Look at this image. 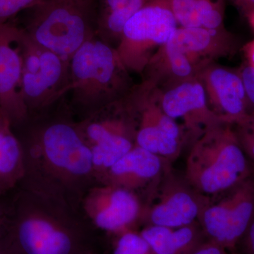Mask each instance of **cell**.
Returning a JSON list of instances; mask_svg holds the SVG:
<instances>
[{
  "label": "cell",
  "instance_id": "ffe728a7",
  "mask_svg": "<svg viewBox=\"0 0 254 254\" xmlns=\"http://www.w3.org/2000/svg\"><path fill=\"white\" fill-rule=\"evenodd\" d=\"M153 0H97L96 36L113 46L127 21Z\"/></svg>",
  "mask_w": 254,
  "mask_h": 254
},
{
  "label": "cell",
  "instance_id": "f546056e",
  "mask_svg": "<svg viewBox=\"0 0 254 254\" xmlns=\"http://www.w3.org/2000/svg\"><path fill=\"white\" fill-rule=\"evenodd\" d=\"M0 254H14L8 233L0 240Z\"/></svg>",
  "mask_w": 254,
  "mask_h": 254
},
{
  "label": "cell",
  "instance_id": "cb8c5ba5",
  "mask_svg": "<svg viewBox=\"0 0 254 254\" xmlns=\"http://www.w3.org/2000/svg\"><path fill=\"white\" fill-rule=\"evenodd\" d=\"M42 0H0V25L9 22L18 13L28 10Z\"/></svg>",
  "mask_w": 254,
  "mask_h": 254
},
{
  "label": "cell",
  "instance_id": "9a60e30c",
  "mask_svg": "<svg viewBox=\"0 0 254 254\" xmlns=\"http://www.w3.org/2000/svg\"><path fill=\"white\" fill-rule=\"evenodd\" d=\"M197 78L204 88L209 108L224 123L237 125L254 111L238 71L214 63Z\"/></svg>",
  "mask_w": 254,
  "mask_h": 254
},
{
  "label": "cell",
  "instance_id": "f1b7e54d",
  "mask_svg": "<svg viewBox=\"0 0 254 254\" xmlns=\"http://www.w3.org/2000/svg\"><path fill=\"white\" fill-rule=\"evenodd\" d=\"M245 16L254 10V0H230Z\"/></svg>",
  "mask_w": 254,
  "mask_h": 254
},
{
  "label": "cell",
  "instance_id": "5bb4252c",
  "mask_svg": "<svg viewBox=\"0 0 254 254\" xmlns=\"http://www.w3.org/2000/svg\"><path fill=\"white\" fill-rule=\"evenodd\" d=\"M157 90L160 106L181 127L189 146L209 127L222 122L209 108L204 88L197 78Z\"/></svg>",
  "mask_w": 254,
  "mask_h": 254
},
{
  "label": "cell",
  "instance_id": "4dcf8cb0",
  "mask_svg": "<svg viewBox=\"0 0 254 254\" xmlns=\"http://www.w3.org/2000/svg\"><path fill=\"white\" fill-rule=\"evenodd\" d=\"M244 51L247 58V63L254 68V40L246 45Z\"/></svg>",
  "mask_w": 254,
  "mask_h": 254
},
{
  "label": "cell",
  "instance_id": "4316f807",
  "mask_svg": "<svg viewBox=\"0 0 254 254\" xmlns=\"http://www.w3.org/2000/svg\"><path fill=\"white\" fill-rule=\"evenodd\" d=\"M239 245L242 246L244 254H254V213L250 225ZM238 245V246H239Z\"/></svg>",
  "mask_w": 254,
  "mask_h": 254
},
{
  "label": "cell",
  "instance_id": "7a4b0ae2",
  "mask_svg": "<svg viewBox=\"0 0 254 254\" xmlns=\"http://www.w3.org/2000/svg\"><path fill=\"white\" fill-rule=\"evenodd\" d=\"M8 235L14 254H89L100 232L82 211L16 189Z\"/></svg>",
  "mask_w": 254,
  "mask_h": 254
},
{
  "label": "cell",
  "instance_id": "7402d4cb",
  "mask_svg": "<svg viewBox=\"0 0 254 254\" xmlns=\"http://www.w3.org/2000/svg\"><path fill=\"white\" fill-rule=\"evenodd\" d=\"M113 254H155L138 230H130L115 237Z\"/></svg>",
  "mask_w": 254,
  "mask_h": 254
},
{
  "label": "cell",
  "instance_id": "5b68a950",
  "mask_svg": "<svg viewBox=\"0 0 254 254\" xmlns=\"http://www.w3.org/2000/svg\"><path fill=\"white\" fill-rule=\"evenodd\" d=\"M237 46L226 28L178 27L151 58L143 79L163 88L196 78L210 64L235 54Z\"/></svg>",
  "mask_w": 254,
  "mask_h": 254
},
{
  "label": "cell",
  "instance_id": "8992f818",
  "mask_svg": "<svg viewBox=\"0 0 254 254\" xmlns=\"http://www.w3.org/2000/svg\"><path fill=\"white\" fill-rule=\"evenodd\" d=\"M97 1L42 0L31 9L22 27L30 39L70 60L96 36Z\"/></svg>",
  "mask_w": 254,
  "mask_h": 254
},
{
  "label": "cell",
  "instance_id": "8fae6325",
  "mask_svg": "<svg viewBox=\"0 0 254 254\" xmlns=\"http://www.w3.org/2000/svg\"><path fill=\"white\" fill-rule=\"evenodd\" d=\"M254 213V175L210 198L199 222L207 240L228 252L237 248Z\"/></svg>",
  "mask_w": 254,
  "mask_h": 254
},
{
  "label": "cell",
  "instance_id": "2e32d148",
  "mask_svg": "<svg viewBox=\"0 0 254 254\" xmlns=\"http://www.w3.org/2000/svg\"><path fill=\"white\" fill-rule=\"evenodd\" d=\"M21 34L22 28L11 21L0 25V110L13 127L28 117L21 91Z\"/></svg>",
  "mask_w": 254,
  "mask_h": 254
},
{
  "label": "cell",
  "instance_id": "44dd1931",
  "mask_svg": "<svg viewBox=\"0 0 254 254\" xmlns=\"http://www.w3.org/2000/svg\"><path fill=\"white\" fill-rule=\"evenodd\" d=\"M180 27L223 29L225 0H168Z\"/></svg>",
  "mask_w": 254,
  "mask_h": 254
},
{
  "label": "cell",
  "instance_id": "4fadbf2b",
  "mask_svg": "<svg viewBox=\"0 0 254 254\" xmlns=\"http://www.w3.org/2000/svg\"><path fill=\"white\" fill-rule=\"evenodd\" d=\"M145 204L136 194L121 187L98 184L83 197L81 210L99 232L117 237L143 225Z\"/></svg>",
  "mask_w": 254,
  "mask_h": 254
},
{
  "label": "cell",
  "instance_id": "3957f363",
  "mask_svg": "<svg viewBox=\"0 0 254 254\" xmlns=\"http://www.w3.org/2000/svg\"><path fill=\"white\" fill-rule=\"evenodd\" d=\"M134 85L116 48L95 36L69 60L66 98L75 118L81 120L123 98Z\"/></svg>",
  "mask_w": 254,
  "mask_h": 254
},
{
  "label": "cell",
  "instance_id": "9c48e42d",
  "mask_svg": "<svg viewBox=\"0 0 254 254\" xmlns=\"http://www.w3.org/2000/svg\"><path fill=\"white\" fill-rule=\"evenodd\" d=\"M178 28L168 0H153L125 24L118 46L120 59L130 72L143 73L153 55Z\"/></svg>",
  "mask_w": 254,
  "mask_h": 254
},
{
  "label": "cell",
  "instance_id": "d6a6232c",
  "mask_svg": "<svg viewBox=\"0 0 254 254\" xmlns=\"http://www.w3.org/2000/svg\"><path fill=\"white\" fill-rule=\"evenodd\" d=\"M89 254H100L99 252H93V253H91Z\"/></svg>",
  "mask_w": 254,
  "mask_h": 254
},
{
  "label": "cell",
  "instance_id": "484cf974",
  "mask_svg": "<svg viewBox=\"0 0 254 254\" xmlns=\"http://www.w3.org/2000/svg\"><path fill=\"white\" fill-rule=\"evenodd\" d=\"M244 86H245L247 98L254 110V68L246 63L238 70Z\"/></svg>",
  "mask_w": 254,
  "mask_h": 254
},
{
  "label": "cell",
  "instance_id": "1f68e13d",
  "mask_svg": "<svg viewBox=\"0 0 254 254\" xmlns=\"http://www.w3.org/2000/svg\"><path fill=\"white\" fill-rule=\"evenodd\" d=\"M247 17H248L251 26H252V27L253 28L254 30V10L247 16Z\"/></svg>",
  "mask_w": 254,
  "mask_h": 254
},
{
  "label": "cell",
  "instance_id": "d6986e66",
  "mask_svg": "<svg viewBox=\"0 0 254 254\" xmlns=\"http://www.w3.org/2000/svg\"><path fill=\"white\" fill-rule=\"evenodd\" d=\"M24 174L22 148L8 117L0 110V195L14 191Z\"/></svg>",
  "mask_w": 254,
  "mask_h": 254
},
{
  "label": "cell",
  "instance_id": "ac0fdd59",
  "mask_svg": "<svg viewBox=\"0 0 254 254\" xmlns=\"http://www.w3.org/2000/svg\"><path fill=\"white\" fill-rule=\"evenodd\" d=\"M139 232L155 254H191L208 241L198 222L180 227L146 225Z\"/></svg>",
  "mask_w": 254,
  "mask_h": 254
},
{
  "label": "cell",
  "instance_id": "e0dca14e",
  "mask_svg": "<svg viewBox=\"0 0 254 254\" xmlns=\"http://www.w3.org/2000/svg\"><path fill=\"white\" fill-rule=\"evenodd\" d=\"M172 164L141 147H133L105 174L100 184L121 187L139 196L144 204Z\"/></svg>",
  "mask_w": 254,
  "mask_h": 254
},
{
  "label": "cell",
  "instance_id": "30bf717a",
  "mask_svg": "<svg viewBox=\"0 0 254 254\" xmlns=\"http://www.w3.org/2000/svg\"><path fill=\"white\" fill-rule=\"evenodd\" d=\"M136 145L173 163L188 145L181 127L160 106L157 87L143 80L132 89Z\"/></svg>",
  "mask_w": 254,
  "mask_h": 254
},
{
  "label": "cell",
  "instance_id": "6da1fadb",
  "mask_svg": "<svg viewBox=\"0 0 254 254\" xmlns=\"http://www.w3.org/2000/svg\"><path fill=\"white\" fill-rule=\"evenodd\" d=\"M13 128L24 165L18 188L81 211L83 197L99 183L91 150L66 97Z\"/></svg>",
  "mask_w": 254,
  "mask_h": 254
},
{
  "label": "cell",
  "instance_id": "7c38bea8",
  "mask_svg": "<svg viewBox=\"0 0 254 254\" xmlns=\"http://www.w3.org/2000/svg\"><path fill=\"white\" fill-rule=\"evenodd\" d=\"M208 201L171 165L145 205L142 227H180L198 222Z\"/></svg>",
  "mask_w": 254,
  "mask_h": 254
},
{
  "label": "cell",
  "instance_id": "d590c367",
  "mask_svg": "<svg viewBox=\"0 0 254 254\" xmlns=\"http://www.w3.org/2000/svg\"><path fill=\"white\" fill-rule=\"evenodd\" d=\"M236 254H239V253H236Z\"/></svg>",
  "mask_w": 254,
  "mask_h": 254
},
{
  "label": "cell",
  "instance_id": "836d02e7",
  "mask_svg": "<svg viewBox=\"0 0 254 254\" xmlns=\"http://www.w3.org/2000/svg\"><path fill=\"white\" fill-rule=\"evenodd\" d=\"M90 1H96L97 0H90Z\"/></svg>",
  "mask_w": 254,
  "mask_h": 254
},
{
  "label": "cell",
  "instance_id": "277c9868",
  "mask_svg": "<svg viewBox=\"0 0 254 254\" xmlns=\"http://www.w3.org/2000/svg\"><path fill=\"white\" fill-rule=\"evenodd\" d=\"M254 175L233 125L224 122L209 127L190 143L183 173L190 186L209 199Z\"/></svg>",
  "mask_w": 254,
  "mask_h": 254
},
{
  "label": "cell",
  "instance_id": "e575fe53",
  "mask_svg": "<svg viewBox=\"0 0 254 254\" xmlns=\"http://www.w3.org/2000/svg\"><path fill=\"white\" fill-rule=\"evenodd\" d=\"M236 254V253H232V254Z\"/></svg>",
  "mask_w": 254,
  "mask_h": 254
},
{
  "label": "cell",
  "instance_id": "83f0119b",
  "mask_svg": "<svg viewBox=\"0 0 254 254\" xmlns=\"http://www.w3.org/2000/svg\"><path fill=\"white\" fill-rule=\"evenodd\" d=\"M191 254H229V253L220 246L210 241H207Z\"/></svg>",
  "mask_w": 254,
  "mask_h": 254
},
{
  "label": "cell",
  "instance_id": "ba28073f",
  "mask_svg": "<svg viewBox=\"0 0 254 254\" xmlns=\"http://www.w3.org/2000/svg\"><path fill=\"white\" fill-rule=\"evenodd\" d=\"M21 47V96L28 115H34L48 109L67 95L69 60L32 41L23 28Z\"/></svg>",
  "mask_w": 254,
  "mask_h": 254
},
{
  "label": "cell",
  "instance_id": "52a82bcc",
  "mask_svg": "<svg viewBox=\"0 0 254 254\" xmlns=\"http://www.w3.org/2000/svg\"><path fill=\"white\" fill-rule=\"evenodd\" d=\"M132 88L120 99L78 120L82 136L91 150L99 184L114 164L136 145Z\"/></svg>",
  "mask_w": 254,
  "mask_h": 254
},
{
  "label": "cell",
  "instance_id": "d4e9b609",
  "mask_svg": "<svg viewBox=\"0 0 254 254\" xmlns=\"http://www.w3.org/2000/svg\"><path fill=\"white\" fill-rule=\"evenodd\" d=\"M12 215L11 193L0 195V240L7 235Z\"/></svg>",
  "mask_w": 254,
  "mask_h": 254
},
{
  "label": "cell",
  "instance_id": "603a6c76",
  "mask_svg": "<svg viewBox=\"0 0 254 254\" xmlns=\"http://www.w3.org/2000/svg\"><path fill=\"white\" fill-rule=\"evenodd\" d=\"M233 127L242 149L254 167V110L244 121Z\"/></svg>",
  "mask_w": 254,
  "mask_h": 254
}]
</instances>
